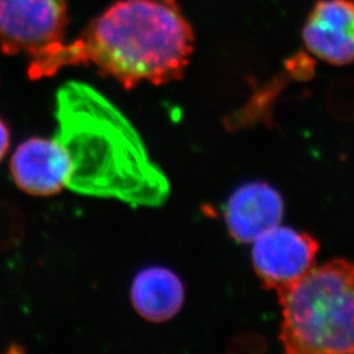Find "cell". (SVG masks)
I'll return each mask as SVG.
<instances>
[{
  "label": "cell",
  "instance_id": "obj_1",
  "mask_svg": "<svg viewBox=\"0 0 354 354\" xmlns=\"http://www.w3.org/2000/svg\"><path fill=\"white\" fill-rule=\"evenodd\" d=\"M193 49L194 33L177 0H118L73 42L29 62L28 75L37 80L93 64L127 89L165 84L183 77Z\"/></svg>",
  "mask_w": 354,
  "mask_h": 354
},
{
  "label": "cell",
  "instance_id": "obj_2",
  "mask_svg": "<svg viewBox=\"0 0 354 354\" xmlns=\"http://www.w3.org/2000/svg\"><path fill=\"white\" fill-rule=\"evenodd\" d=\"M58 130L66 188L115 198L133 206H159L169 183L152 163L140 134L112 102L84 83L70 82L57 93Z\"/></svg>",
  "mask_w": 354,
  "mask_h": 354
},
{
  "label": "cell",
  "instance_id": "obj_3",
  "mask_svg": "<svg viewBox=\"0 0 354 354\" xmlns=\"http://www.w3.org/2000/svg\"><path fill=\"white\" fill-rule=\"evenodd\" d=\"M277 295L285 352L354 354V261L315 266Z\"/></svg>",
  "mask_w": 354,
  "mask_h": 354
},
{
  "label": "cell",
  "instance_id": "obj_4",
  "mask_svg": "<svg viewBox=\"0 0 354 354\" xmlns=\"http://www.w3.org/2000/svg\"><path fill=\"white\" fill-rule=\"evenodd\" d=\"M67 0H0V49L36 61L64 42Z\"/></svg>",
  "mask_w": 354,
  "mask_h": 354
},
{
  "label": "cell",
  "instance_id": "obj_5",
  "mask_svg": "<svg viewBox=\"0 0 354 354\" xmlns=\"http://www.w3.org/2000/svg\"><path fill=\"white\" fill-rule=\"evenodd\" d=\"M317 251L310 234L279 225L253 241V268L266 289L279 291L315 266Z\"/></svg>",
  "mask_w": 354,
  "mask_h": 354
},
{
  "label": "cell",
  "instance_id": "obj_6",
  "mask_svg": "<svg viewBox=\"0 0 354 354\" xmlns=\"http://www.w3.org/2000/svg\"><path fill=\"white\" fill-rule=\"evenodd\" d=\"M304 46L335 66L354 62V0H317L302 30Z\"/></svg>",
  "mask_w": 354,
  "mask_h": 354
},
{
  "label": "cell",
  "instance_id": "obj_7",
  "mask_svg": "<svg viewBox=\"0 0 354 354\" xmlns=\"http://www.w3.org/2000/svg\"><path fill=\"white\" fill-rule=\"evenodd\" d=\"M285 203L269 184L253 181L235 190L225 209L228 231L241 243H253L268 230L279 226Z\"/></svg>",
  "mask_w": 354,
  "mask_h": 354
},
{
  "label": "cell",
  "instance_id": "obj_8",
  "mask_svg": "<svg viewBox=\"0 0 354 354\" xmlns=\"http://www.w3.org/2000/svg\"><path fill=\"white\" fill-rule=\"evenodd\" d=\"M11 172L20 189L37 197L57 194L67 183L64 152L54 138L23 142L13 153Z\"/></svg>",
  "mask_w": 354,
  "mask_h": 354
},
{
  "label": "cell",
  "instance_id": "obj_9",
  "mask_svg": "<svg viewBox=\"0 0 354 354\" xmlns=\"http://www.w3.org/2000/svg\"><path fill=\"white\" fill-rule=\"evenodd\" d=\"M185 290L176 273L163 266H150L136 276L131 283V304L140 317L163 323L176 317L184 304Z\"/></svg>",
  "mask_w": 354,
  "mask_h": 354
},
{
  "label": "cell",
  "instance_id": "obj_10",
  "mask_svg": "<svg viewBox=\"0 0 354 354\" xmlns=\"http://www.w3.org/2000/svg\"><path fill=\"white\" fill-rule=\"evenodd\" d=\"M10 147V130L7 125L0 120V162Z\"/></svg>",
  "mask_w": 354,
  "mask_h": 354
}]
</instances>
